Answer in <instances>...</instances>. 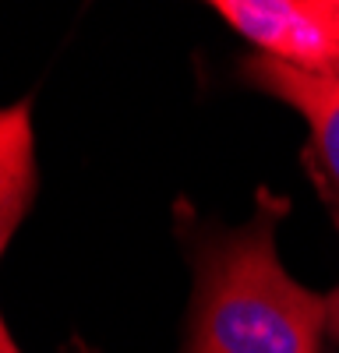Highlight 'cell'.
Returning a JSON list of instances; mask_svg holds the SVG:
<instances>
[{
  "mask_svg": "<svg viewBox=\"0 0 339 353\" xmlns=\"http://www.w3.org/2000/svg\"><path fill=\"white\" fill-rule=\"evenodd\" d=\"M287 201L262 194L244 226L202 241L187 353H322L329 297L300 286L276 251Z\"/></svg>",
  "mask_w": 339,
  "mask_h": 353,
  "instance_id": "1",
  "label": "cell"
},
{
  "mask_svg": "<svg viewBox=\"0 0 339 353\" xmlns=\"http://www.w3.org/2000/svg\"><path fill=\"white\" fill-rule=\"evenodd\" d=\"M212 11L258 57L304 74L339 78V36L318 0H216Z\"/></svg>",
  "mask_w": 339,
  "mask_h": 353,
  "instance_id": "2",
  "label": "cell"
},
{
  "mask_svg": "<svg viewBox=\"0 0 339 353\" xmlns=\"http://www.w3.org/2000/svg\"><path fill=\"white\" fill-rule=\"evenodd\" d=\"M244 78L258 85L262 92L276 96L279 103L294 106L311 131L315 156L325 166L329 184L339 194V78L332 74H304L294 68H282L269 57L254 53L244 61Z\"/></svg>",
  "mask_w": 339,
  "mask_h": 353,
  "instance_id": "3",
  "label": "cell"
},
{
  "mask_svg": "<svg viewBox=\"0 0 339 353\" xmlns=\"http://www.w3.org/2000/svg\"><path fill=\"white\" fill-rule=\"evenodd\" d=\"M36 131L32 103L18 99L0 106V254L25 223L36 198Z\"/></svg>",
  "mask_w": 339,
  "mask_h": 353,
  "instance_id": "4",
  "label": "cell"
},
{
  "mask_svg": "<svg viewBox=\"0 0 339 353\" xmlns=\"http://www.w3.org/2000/svg\"><path fill=\"white\" fill-rule=\"evenodd\" d=\"M325 297H329V339L339 343V286L325 293Z\"/></svg>",
  "mask_w": 339,
  "mask_h": 353,
  "instance_id": "5",
  "label": "cell"
},
{
  "mask_svg": "<svg viewBox=\"0 0 339 353\" xmlns=\"http://www.w3.org/2000/svg\"><path fill=\"white\" fill-rule=\"evenodd\" d=\"M0 353H21V350H18V343H14V336L8 332L4 314H0Z\"/></svg>",
  "mask_w": 339,
  "mask_h": 353,
  "instance_id": "6",
  "label": "cell"
},
{
  "mask_svg": "<svg viewBox=\"0 0 339 353\" xmlns=\"http://www.w3.org/2000/svg\"><path fill=\"white\" fill-rule=\"evenodd\" d=\"M318 4H322V11H325L329 25L336 28V36H339V0H318Z\"/></svg>",
  "mask_w": 339,
  "mask_h": 353,
  "instance_id": "7",
  "label": "cell"
}]
</instances>
